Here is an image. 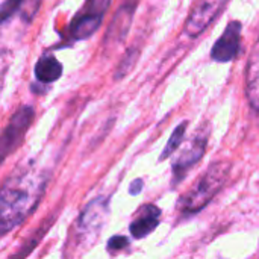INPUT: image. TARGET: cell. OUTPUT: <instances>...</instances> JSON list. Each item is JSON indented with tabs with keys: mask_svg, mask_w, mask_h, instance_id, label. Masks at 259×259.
Instances as JSON below:
<instances>
[{
	"mask_svg": "<svg viewBox=\"0 0 259 259\" xmlns=\"http://www.w3.org/2000/svg\"><path fill=\"white\" fill-rule=\"evenodd\" d=\"M33 117H35V111L32 106H20L14 112V115L11 117L2 135V158L3 159H6L9 153L15 152L20 147V144L24 140L26 132L29 131L33 121Z\"/></svg>",
	"mask_w": 259,
	"mask_h": 259,
	"instance_id": "cell-5",
	"label": "cell"
},
{
	"mask_svg": "<svg viewBox=\"0 0 259 259\" xmlns=\"http://www.w3.org/2000/svg\"><path fill=\"white\" fill-rule=\"evenodd\" d=\"M112 0H87L83 8L80 9V14L88 15V17H94L99 20H103L105 12L109 9Z\"/></svg>",
	"mask_w": 259,
	"mask_h": 259,
	"instance_id": "cell-13",
	"label": "cell"
},
{
	"mask_svg": "<svg viewBox=\"0 0 259 259\" xmlns=\"http://www.w3.org/2000/svg\"><path fill=\"white\" fill-rule=\"evenodd\" d=\"M232 165L226 161H214L194 182V185L181 197L179 212L182 215H194L200 212L219 194L226 184Z\"/></svg>",
	"mask_w": 259,
	"mask_h": 259,
	"instance_id": "cell-2",
	"label": "cell"
},
{
	"mask_svg": "<svg viewBox=\"0 0 259 259\" xmlns=\"http://www.w3.org/2000/svg\"><path fill=\"white\" fill-rule=\"evenodd\" d=\"M161 220V209L156 205H144L138 209L137 215L134 217L129 232L135 240H141L147 235H150L159 225Z\"/></svg>",
	"mask_w": 259,
	"mask_h": 259,
	"instance_id": "cell-8",
	"label": "cell"
},
{
	"mask_svg": "<svg viewBox=\"0 0 259 259\" xmlns=\"http://www.w3.org/2000/svg\"><path fill=\"white\" fill-rule=\"evenodd\" d=\"M187 127H188V121H184V123H181V124L176 126V129L173 131L170 140L167 141V144H165V147H164V150H162V153H161V156H159V161L167 159L171 153H175V152L179 149V146H181L182 141H184Z\"/></svg>",
	"mask_w": 259,
	"mask_h": 259,
	"instance_id": "cell-11",
	"label": "cell"
},
{
	"mask_svg": "<svg viewBox=\"0 0 259 259\" xmlns=\"http://www.w3.org/2000/svg\"><path fill=\"white\" fill-rule=\"evenodd\" d=\"M246 94L250 106L259 112V39L255 44L246 71Z\"/></svg>",
	"mask_w": 259,
	"mask_h": 259,
	"instance_id": "cell-9",
	"label": "cell"
},
{
	"mask_svg": "<svg viewBox=\"0 0 259 259\" xmlns=\"http://www.w3.org/2000/svg\"><path fill=\"white\" fill-rule=\"evenodd\" d=\"M52 219L50 220H46V222H42V225L38 228V231L32 235V238L29 240V243H26V244H23V246H20V250L14 255V256H11L9 259H23L26 255H29L30 253V250L39 243V240L42 238V235L46 234V231L52 226Z\"/></svg>",
	"mask_w": 259,
	"mask_h": 259,
	"instance_id": "cell-12",
	"label": "cell"
},
{
	"mask_svg": "<svg viewBox=\"0 0 259 259\" xmlns=\"http://www.w3.org/2000/svg\"><path fill=\"white\" fill-rule=\"evenodd\" d=\"M143 185H144V182H143V179H135L132 184H131V187H129V194L131 196H137V194H140L141 191H143Z\"/></svg>",
	"mask_w": 259,
	"mask_h": 259,
	"instance_id": "cell-17",
	"label": "cell"
},
{
	"mask_svg": "<svg viewBox=\"0 0 259 259\" xmlns=\"http://www.w3.org/2000/svg\"><path fill=\"white\" fill-rule=\"evenodd\" d=\"M62 76V64L53 55H42L35 64V77L41 83H53Z\"/></svg>",
	"mask_w": 259,
	"mask_h": 259,
	"instance_id": "cell-10",
	"label": "cell"
},
{
	"mask_svg": "<svg viewBox=\"0 0 259 259\" xmlns=\"http://www.w3.org/2000/svg\"><path fill=\"white\" fill-rule=\"evenodd\" d=\"M127 246H129V238H126L123 235H114L108 241V250H111V252L121 250V249H124Z\"/></svg>",
	"mask_w": 259,
	"mask_h": 259,
	"instance_id": "cell-16",
	"label": "cell"
},
{
	"mask_svg": "<svg viewBox=\"0 0 259 259\" xmlns=\"http://www.w3.org/2000/svg\"><path fill=\"white\" fill-rule=\"evenodd\" d=\"M109 217V200L106 197L93 199L80 212L74 234L80 247H91L100 237L102 229Z\"/></svg>",
	"mask_w": 259,
	"mask_h": 259,
	"instance_id": "cell-3",
	"label": "cell"
},
{
	"mask_svg": "<svg viewBox=\"0 0 259 259\" xmlns=\"http://www.w3.org/2000/svg\"><path fill=\"white\" fill-rule=\"evenodd\" d=\"M241 29L243 24L238 20L231 21L223 35L214 42L211 49V58L217 62H231L237 59L241 52Z\"/></svg>",
	"mask_w": 259,
	"mask_h": 259,
	"instance_id": "cell-7",
	"label": "cell"
},
{
	"mask_svg": "<svg viewBox=\"0 0 259 259\" xmlns=\"http://www.w3.org/2000/svg\"><path fill=\"white\" fill-rule=\"evenodd\" d=\"M137 56H138V53H135L134 55V50H131L126 56H124V59L121 61V64H120V67H118V70H117V79H120V77H123L124 74H127L129 73V70L134 67V64H135V61H137Z\"/></svg>",
	"mask_w": 259,
	"mask_h": 259,
	"instance_id": "cell-15",
	"label": "cell"
},
{
	"mask_svg": "<svg viewBox=\"0 0 259 259\" xmlns=\"http://www.w3.org/2000/svg\"><path fill=\"white\" fill-rule=\"evenodd\" d=\"M49 181V173L35 162L23 161L3 182L0 193V235L21 225L38 206Z\"/></svg>",
	"mask_w": 259,
	"mask_h": 259,
	"instance_id": "cell-1",
	"label": "cell"
},
{
	"mask_svg": "<svg viewBox=\"0 0 259 259\" xmlns=\"http://www.w3.org/2000/svg\"><path fill=\"white\" fill-rule=\"evenodd\" d=\"M208 138H209V126L208 127H200L197 134L193 137L190 144L184 149V152L175 159L171 171H173V185H178L181 181L185 179L187 173L194 167L205 155L206 146H208Z\"/></svg>",
	"mask_w": 259,
	"mask_h": 259,
	"instance_id": "cell-4",
	"label": "cell"
},
{
	"mask_svg": "<svg viewBox=\"0 0 259 259\" xmlns=\"http://www.w3.org/2000/svg\"><path fill=\"white\" fill-rule=\"evenodd\" d=\"M226 3L228 0H197V3L194 5L193 11L187 18L184 27L185 35L191 38L199 36L208 26H211L217 15H220Z\"/></svg>",
	"mask_w": 259,
	"mask_h": 259,
	"instance_id": "cell-6",
	"label": "cell"
},
{
	"mask_svg": "<svg viewBox=\"0 0 259 259\" xmlns=\"http://www.w3.org/2000/svg\"><path fill=\"white\" fill-rule=\"evenodd\" d=\"M23 5V0H5L2 5V21L6 23L9 17H12Z\"/></svg>",
	"mask_w": 259,
	"mask_h": 259,
	"instance_id": "cell-14",
	"label": "cell"
}]
</instances>
